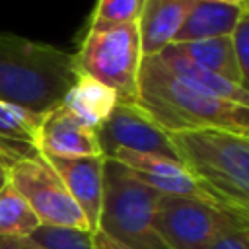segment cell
I'll list each match as a JSON object with an SVG mask.
<instances>
[{"label":"cell","instance_id":"7","mask_svg":"<svg viewBox=\"0 0 249 249\" xmlns=\"http://www.w3.org/2000/svg\"><path fill=\"white\" fill-rule=\"evenodd\" d=\"M8 181L27 200L41 224L89 230L82 210L41 154L12 161L8 165Z\"/></svg>","mask_w":249,"mask_h":249},{"label":"cell","instance_id":"19","mask_svg":"<svg viewBox=\"0 0 249 249\" xmlns=\"http://www.w3.org/2000/svg\"><path fill=\"white\" fill-rule=\"evenodd\" d=\"M146 0H97L88 29H109L138 23Z\"/></svg>","mask_w":249,"mask_h":249},{"label":"cell","instance_id":"1","mask_svg":"<svg viewBox=\"0 0 249 249\" xmlns=\"http://www.w3.org/2000/svg\"><path fill=\"white\" fill-rule=\"evenodd\" d=\"M136 103L167 134L196 128L249 132V107L195 89L171 74L158 54L142 58Z\"/></svg>","mask_w":249,"mask_h":249},{"label":"cell","instance_id":"24","mask_svg":"<svg viewBox=\"0 0 249 249\" xmlns=\"http://www.w3.org/2000/svg\"><path fill=\"white\" fill-rule=\"evenodd\" d=\"M8 183V163L0 158V187H4Z\"/></svg>","mask_w":249,"mask_h":249},{"label":"cell","instance_id":"23","mask_svg":"<svg viewBox=\"0 0 249 249\" xmlns=\"http://www.w3.org/2000/svg\"><path fill=\"white\" fill-rule=\"evenodd\" d=\"M93 237H95V245H97V249H130V247L119 243L117 239L109 237V235L103 233V231H95Z\"/></svg>","mask_w":249,"mask_h":249},{"label":"cell","instance_id":"16","mask_svg":"<svg viewBox=\"0 0 249 249\" xmlns=\"http://www.w3.org/2000/svg\"><path fill=\"white\" fill-rule=\"evenodd\" d=\"M169 49L230 82L241 84L245 88L249 84V80L243 78L237 66L230 37H214V39H202V41H191V43H173L169 45Z\"/></svg>","mask_w":249,"mask_h":249},{"label":"cell","instance_id":"13","mask_svg":"<svg viewBox=\"0 0 249 249\" xmlns=\"http://www.w3.org/2000/svg\"><path fill=\"white\" fill-rule=\"evenodd\" d=\"M249 12L245 4H228L220 0H195L173 43H191L214 37H230L239 18ZM171 43V45H173Z\"/></svg>","mask_w":249,"mask_h":249},{"label":"cell","instance_id":"2","mask_svg":"<svg viewBox=\"0 0 249 249\" xmlns=\"http://www.w3.org/2000/svg\"><path fill=\"white\" fill-rule=\"evenodd\" d=\"M76 76L70 53L49 43L0 33V101L45 115L62 103Z\"/></svg>","mask_w":249,"mask_h":249},{"label":"cell","instance_id":"18","mask_svg":"<svg viewBox=\"0 0 249 249\" xmlns=\"http://www.w3.org/2000/svg\"><path fill=\"white\" fill-rule=\"evenodd\" d=\"M27 237L43 249H97L93 231L80 228L41 224Z\"/></svg>","mask_w":249,"mask_h":249},{"label":"cell","instance_id":"21","mask_svg":"<svg viewBox=\"0 0 249 249\" xmlns=\"http://www.w3.org/2000/svg\"><path fill=\"white\" fill-rule=\"evenodd\" d=\"M206 249H249V228L228 231L214 239Z\"/></svg>","mask_w":249,"mask_h":249},{"label":"cell","instance_id":"6","mask_svg":"<svg viewBox=\"0 0 249 249\" xmlns=\"http://www.w3.org/2000/svg\"><path fill=\"white\" fill-rule=\"evenodd\" d=\"M154 226L169 249H206L220 235L249 228V210L161 195Z\"/></svg>","mask_w":249,"mask_h":249},{"label":"cell","instance_id":"12","mask_svg":"<svg viewBox=\"0 0 249 249\" xmlns=\"http://www.w3.org/2000/svg\"><path fill=\"white\" fill-rule=\"evenodd\" d=\"M195 0H146L138 19L144 56L160 54L179 33Z\"/></svg>","mask_w":249,"mask_h":249},{"label":"cell","instance_id":"25","mask_svg":"<svg viewBox=\"0 0 249 249\" xmlns=\"http://www.w3.org/2000/svg\"><path fill=\"white\" fill-rule=\"evenodd\" d=\"M220 2H228V4H245L247 0H220Z\"/></svg>","mask_w":249,"mask_h":249},{"label":"cell","instance_id":"11","mask_svg":"<svg viewBox=\"0 0 249 249\" xmlns=\"http://www.w3.org/2000/svg\"><path fill=\"white\" fill-rule=\"evenodd\" d=\"M35 148L43 156H60V158L101 154L95 132L84 126L62 105L41 115V123L35 136Z\"/></svg>","mask_w":249,"mask_h":249},{"label":"cell","instance_id":"20","mask_svg":"<svg viewBox=\"0 0 249 249\" xmlns=\"http://www.w3.org/2000/svg\"><path fill=\"white\" fill-rule=\"evenodd\" d=\"M231 39V49H233V54H235V60H237V66L243 74L245 80H249V12L243 14L235 25V29L231 31L230 35Z\"/></svg>","mask_w":249,"mask_h":249},{"label":"cell","instance_id":"22","mask_svg":"<svg viewBox=\"0 0 249 249\" xmlns=\"http://www.w3.org/2000/svg\"><path fill=\"white\" fill-rule=\"evenodd\" d=\"M0 249H43L23 235H0Z\"/></svg>","mask_w":249,"mask_h":249},{"label":"cell","instance_id":"9","mask_svg":"<svg viewBox=\"0 0 249 249\" xmlns=\"http://www.w3.org/2000/svg\"><path fill=\"white\" fill-rule=\"evenodd\" d=\"M111 158L132 169L142 183L150 185L160 195L195 198L212 204H226L216 193H212L202 181H198L177 158L134 150H119Z\"/></svg>","mask_w":249,"mask_h":249},{"label":"cell","instance_id":"17","mask_svg":"<svg viewBox=\"0 0 249 249\" xmlns=\"http://www.w3.org/2000/svg\"><path fill=\"white\" fill-rule=\"evenodd\" d=\"M41 226L37 214L27 200L8 181L0 187V235H23L27 237Z\"/></svg>","mask_w":249,"mask_h":249},{"label":"cell","instance_id":"15","mask_svg":"<svg viewBox=\"0 0 249 249\" xmlns=\"http://www.w3.org/2000/svg\"><path fill=\"white\" fill-rule=\"evenodd\" d=\"M117 101V93L111 88L89 76L78 74L60 105L68 113H72L84 126L95 132L109 117Z\"/></svg>","mask_w":249,"mask_h":249},{"label":"cell","instance_id":"8","mask_svg":"<svg viewBox=\"0 0 249 249\" xmlns=\"http://www.w3.org/2000/svg\"><path fill=\"white\" fill-rule=\"evenodd\" d=\"M99 150L111 158L119 150H134L175 158L169 134L158 126L138 103H121L113 107L103 124L95 130Z\"/></svg>","mask_w":249,"mask_h":249},{"label":"cell","instance_id":"3","mask_svg":"<svg viewBox=\"0 0 249 249\" xmlns=\"http://www.w3.org/2000/svg\"><path fill=\"white\" fill-rule=\"evenodd\" d=\"M175 158L226 204L249 210V136L224 128L169 132Z\"/></svg>","mask_w":249,"mask_h":249},{"label":"cell","instance_id":"4","mask_svg":"<svg viewBox=\"0 0 249 249\" xmlns=\"http://www.w3.org/2000/svg\"><path fill=\"white\" fill-rule=\"evenodd\" d=\"M160 193L113 158L103 163L99 230L130 249H169L154 226Z\"/></svg>","mask_w":249,"mask_h":249},{"label":"cell","instance_id":"14","mask_svg":"<svg viewBox=\"0 0 249 249\" xmlns=\"http://www.w3.org/2000/svg\"><path fill=\"white\" fill-rule=\"evenodd\" d=\"M158 56L161 58V62L167 66V70L171 74H175L179 80H183L185 84L193 86L195 89H198V91H202L206 95L235 103V105L249 107V91H247L245 86L230 82V80H226V78H222V76H218V74H214V72L191 62L189 58L177 54L169 47H165Z\"/></svg>","mask_w":249,"mask_h":249},{"label":"cell","instance_id":"10","mask_svg":"<svg viewBox=\"0 0 249 249\" xmlns=\"http://www.w3.org/2000/svg\"><path fill=\"white\" fill-rule=\"evenodd\" d=\"M43 158L56 171L68 195L82 210L88 228L95 233L99 230V214L103 200L105 156L93 154V156H78V158H60V156H43Z\"/></svg>","mask_w":249,"mask_h":249},{"label":"cell","instance_id":"5","mask_svg":"<svg viewBox=\"0 0 249 249\" xmlns=\"http://www.w3.org/2000/svg\"><path fill=\"white\" fill-rule=\"evenodd\" d=\"M72 56L78 74L89 76L111 88L121 103H136L138 72L144 58L138 23L86 29Z\"/></svg>","mask_w":249,"mask_h":249}]
</instances>
